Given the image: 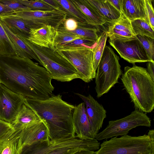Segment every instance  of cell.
Here are the masks:
<instances>
[{"label": "cell", "mask_w": 154, "mask_h": 154, "mask_svg": "<svg viewBox=\"0 0 154 154\" xmlns=\"http://www.w3.org/2000/svg\"><path fill=\"white\" fill-rule=\"evenodd\" d=\"M52 77L31 59L0 55V82L13 91L30 98L44 100L52 94Z\"/></svg>", "instance_id": "cell-1"}, {"label": "cell", "mask_w": 154, "mask_h": 154, "mask_svg": "<svg viewBox=\"0 0 154 154\" xmlns=\"http://www.w3.org/2000/svg\"><path fill=\"white\" fill-rule=\"evenodd\" d=\"M24 103L45 124L50 140L75 137L72 120L75 106L63 100L60 95L44 100L25 97Z\"/></svg>", "instance_id": "cell-2"}, {"label": "cell", "mask_w": 154, "mask_h": 154, "mask_svg": "<svg viewBox=\"0 0 154 154\" xmlns=\"http://www.w3.org/2000/svg\"><path fill=\"white\" fill-rule=\"evenodd\" d=\"M121 79L135 108L151 112L154 108V81L146 69L134 63L126 66Z\"/></svg>", "instance_id": "cell-3"}, {"label": "cell", "mask_w": 154, "mask_h": 154, "mask_svg": "<svg viewBox=\"0 0 154 154\" xmlns=\"http://www.w3.org/2000/svg\"><path fill=\"white\" fill-rule=\"evenodd\" d=\"M100 144L95 138L82 140L75 137L25 146L21 154H94L99 149Z\"/></svg>", "instance_id": "cell-4"}, {"label": "cell", "mask_w": 154, "mask_h": 154, "mask_svg": "<svg viewBox=\"0 0 154 154\" xmlns=\"http://www.w3.org/2000/svg\"><path fill=\"white\" fill-rule=\"evenodd\" d=\"M100 144L94 154H154V130L147 134L114 137Z\"/></svg>", "instance_id": "cell-5"}, {"label": "cell", "mask_w": 154, "mask_h": 154, "mask_svg": "<svg viewBox=\"0 0 154 154\" xmlns=\"http://www.w3.org/2000/svg\"><path fill=\"white\" fill-rule=\"evenodd\" d=\"M35 53L53 79L61 82H69L79 78L77 71L71 63L59 54L55 49L39 46L18 36Z\"/></svg>", "instance_id": "cell-6"}, {"label": "cell", "mask_w": 154, "mask_h": 154, "mask_svg": "<svg viewBox=\"0 0 154 154\" xmlns=\"http://www.w3.org/2000/svg\"><path fill=\"white\" fill-rule=\"evenodd\" d=\"M119 57L109 46L105 47L98 63L95 79V90L99 98L118 82L122 73Z\"/></svg>", "instance_id": "cell-7"}, {"label": "cell", "mask_w": 154, "mask_h": 154, "mask_svg": "<svg viewBox=\"0 0 154 154\" xmlns=\"http://www.w3.org/2000/svg\"><path fill=\"white\" fill-rule=\"evenodd\" d=\"M151 120L146 113L135 109L129 115L119 119L109 121L106 127L95 138L98 141L128 134L132 129L139 126L150 127Z\"/></svg>", "instance_id": "cell-8"}, {"label": "cell", "mask_w": 154, "mask_h": 154, "mask_svg": "<svg viewBox=\"0 0 154 154\" xmlns=\"http://www.w3.org/2000/svg\"><path fill=\"white\" fill-rule=\"evenodd\" d=\"M69 61L77 71L79 78L88 83L95 77L93 49L86 47L56 50Z\"/></svg>", "instance_id": "cell-9"}, {"label": "cell", "mask_w": 154, "mask_h": 154, "mask_svg": "<svg viewBox=\"0 0 154 154\" xmlns=\"http://www.w3.org/2000/svg\"><path fill=\"white\" fill-rule=\"evenodd\" d=\"M30 29H37L50 25L57 29L67 18L65 13L54 9L50 11L28 10L15 13Z\"/></svg>", "instance_id": "cell-10"}, {"label": "cell", "mask_w": 154, "mask_h": 154, "mask_svg": "<svg viewBox=\"0 0 154 154\" xmlns=\"http://www.w3.org/2000/svg\"><path fill=\"white\" fill-rule=\"evenodd\" d=\"M108 42L122 58L130 63L154 62L149 57L137 36L126 39L109 38Z\"/></svg>", "instance_id": "cell-11"}, {"label": "cell", "mask_w": 154, "mask_h": 154, "mask_svg": "<svg viewBox=\"0 0 154 154\" xmlns=\"http://www.w3.org/2000/svg\"><path fill=\"white\" fill-rule=\"evenodd\" d=\"M24 98L0 83V119L11 123L24 103Z\"/></svg>", "instance_id": "cell-12"}, {"label": "cell", "mask_w": 154, "mask_h": 154, "mask_svg": "<svg viewBox=\"0 0 154 154\" xmlns=\"http://www.w3.org/2000/svg\"><path fill=\"white\" fill-rule=\"evenodd\" d=\"M75 94L80 97L85 103L91 133L93 137L95 138L102 127L104 120L106 117V111L103 105L91 95L86 96L78 93Z\"/></svg>", "instance_id": "cell-13"}, {"label": "cell", "mask_w": 154, "mask_h": 154, "mask_svg": "<svg viewBox=\"0 0 154 154\" xmlns=\"http://www.w3.org/2000/svg\"><path fill=\"white\" fill-rule=\"evenodd\" d=\"M105 24L107 25L106 31L109 38L126 39L136 37L131 21L122 12L119 17L109 21Z\"/></svg>", "instance_id": "cell-14"}, {"label": "cell", "mask_w": 154, "mask_h": 154, "mask_svg": "<svg viewBox=\"0 0 154 154\" xmlns=\"http://www.w3.org/2000/svg\"><path fill=\"white\" fill-rule=\"evenodd\" d=\"M21 140L23 147L50 140L47 128L41 120L22 129Z\"/></svg>", "instance_id": "cell-15"}, {"label": "cell", "mask_w": 154, "mask_h": 154, "mask_svg": "<svg viewBox=\"0 0 154 154\" xmlns=\"http://www.w3.org/2000/svg\"><path fill=\"white\" fill-rule=\"evenodd\" d=\"M72 120L76 137L82 140L94 138L91 133L84 102L75 106L72 113Z\"/></svg>", "instance_id": "cell-16"}, {"label": "cell", "mask_w": 154, "mask_h": 154, "mask_svg": "<svg viewBox=\"0 0 154 154\" xmlns=\"http://www.w3.org/2000/svg\"><path fill=\"white\" fill-rule=\"evenodd\" d=\"M57 31L54 27L48 25L38 29H31L29 35L26 38L32 43L39 46L55 49L53 42Z\"/></svg>", "instance_id": "cell-17"}, {"label": "cell", "mask_w": 154, "mask_h": 154, "mask_svg": "<svg viewBox=\"0 0 154 154\" xmlns=\"http://www.w3.org/2000/svg\"><path fill=\"white\" fill-rule=\"evenodd\" d=\"M22 130L13 128L0 140V154H21Z\"/></svg>", "instance_id": "cell-18"}, {"label": "cell", "mask_w": 154, "mask_h": 154, "mask_svg": "<svg viewBox=\"0 0 154 154\" xmlns=\"http://www.w3.org/2000/svg\"><path fill=\"white\" fill-rule=\"evenodd\" d=\"M84 18L86 23L96 26H103L107 21L87 0H70Z\"/></svg>", "instance_id": "cell-19"}, {"label": "cell", "mask_w": 154, "mask_h": 154, "mask_svg": "<svg viewBox=\"0 0 154 154\" xmlns=\"http://www.w3.org/2000/svg\"><path fill=\"white\" fill-rule=\"evenodd\" d=\"M121 12L131 21L145 18V0H122Z\"/></svg>", "instance_id": "cell-20"}, {"label": "cell", "mask_w": 154, "mask_h": 154, "mask_svg": "<svg viewBox=\"0 0 154 154\" xmlns=\"http://www.w3.org/2000/svg\"><path fill=\"white\" fill-rule=\"evenodd\" d=\"M0 23L14 46L17 55L22 57L35 60L41 64L39 59L31 49L21 38L12 33L0 20Z\"/></svg>", "instance_id": "cell-21"}, {"label": "cell", "mask_w": 154, "mask_h": 154, "mask_svg": "<svg viewBox=\"0 0 154 154\" xmlns=\"http://www.w3.org/2000/svg\"><path fill=\"white\" fill-rule=\"evenodd\" d=\"M40 120L34 112L23 103L11 124L14 129H22Z\"/></svg>", "instance_id": "cell-22"}, {"label": "cell", "mask_w": 154, "mask_h": 154, "mask_svg": "<svg viewBox=\"0 0 154 154\" xmlns=\"http://www.w3.org/2000/svg\"><path fill=\"white\" fill-rule=\"evenodd\" d=\"M0 20L14 34L26 38L29 36L30 29L20 18L14 14L0 16Z\"/></svg>", "instance_id": "cell-23"}, {"label": "cell", "mask_w": 154, "mask_h": 154, "mask_svg": "<svg viewBox=\"0 0 154 154\" xmlns=\"http://www.w3.org/2000/svg\"><path fill=\"white\" fill-rule=\"evenodd\" d=\"M107 21L118 18L120 12L106 0H87Z\"/></svg>", "instance_id": "cell-24"}, {"label": "cell", "mask_w": 154, "mask_h": 154, "mask_svg": "<svg viewBox=\"0 0 154 154\" xmlns=\"http://www.w3.org/2000/svg\"><path fill=\"white\" fill-rule=\"evenodd\" d=\"M78 27L75 29L69 31L84 38L95 42L97 41L99 36L98 34L100 30L99 26L78 22Z\"/></svg>", "instance_id": "cell-25"}, {"label": "cell", "mask_w": 154, "mask_h": 154, "mask_svg": "<svg viewBox=\"0 0 154 154\" xmlns=\"http://www.w3.org/2000/svg\"><path fill=\"white\" fill-rule=\"evenodd\" d=\"M55 0L61 7L63 11L66 14L67 18H73L78 22L87 23L83 16L70 0Z\"/></svg>", "instance_id": "cell-26"}, {"label": "cell", "mask_w": 154, "mask_h": 154, "mask_svg": "<svg viewBox=\"0 0 154 154\" xmlns=\"http://www.w3.org/2000/svg\"><path fill=\"white\" fill-rule=\"evenodd\" d=\"M0 55H18L14 46L0 23Z\"/></svg>", "instance_id": "cell-27"}, {"label": "cell", "mask_w": 154, "mask_h": 154, "mask_svg": "<svg viewBox=\"0 0 154 154\" xmlns=\"http://www.w3.org/2000/svg\"><path fill=\"white\" fill-rule=\"evenodd\" d=\"M132 28L137 35H145L154 38V30L145 18L136 19L131 21Z\"/></svg>", "instance_id": "cell-28"}, {"label": "cell", "mask_w": 154, "mask_h": 154, "mask_svg": "<svg viewBox=\"0 0 154 154\" xmlns=\"http://www.w3.org/2000/svg\"><path fill=\"white\" fill-rule=\"evenodd\" d=\"M108 38L106 31H103L99 35L96 44L93 49V66L94 71L95 72L106 45V41Z\"/></svg>", "instance_id": "cell-29"}, {"label": "cell", "mask_w": 154, "mask_h": 154, "mask_svg": "<svg viewBox=\"0 0 154 154\" xmlns=\"http://www.w3.org/2000/svg\"><path fill=\"white\" fill-rule=\"evenodd\" d=\"M84 38L66 30L63 26H60L57 29L54 38L53 46L65 44L74 40Z\"/></svg>", "instance_id": "cell-30"}, {"label": "cell", "mask_w": 154, "mask_h": 154, "mask_svg": "<svg viewBox=\"0 0 154 154\" xmlns=\"http://www.w3.org/2000/svg\"><path fill=\"white\" fill-rule=\"evenodd\" d=\"M97 42L84 38H79L64 44L58 45L55 47V48L56 50L82 47L93 49L95 46Z\"/></svg>", "instance_id": "cell-31"}, {"label": "cell", "mask_w": 154, "mask_h": 154, "mask_svg": "<svg viewBox=\"0 0 154 154\" xmlns=\"http://www.w3.org/2000/svg\"><path fill=\"white\" fill-rule=\"evenodd\" d=\"M16 0L23 5L29 8L31 10L46 11L55 9L51 6L41 0L31 1Z\"/></svg>", "instance_id": "cell-32"}, {"label": "cell", "mask_w": 154, "mask_h": 154, "mask_svg": "<svg viewBox=\"0 0 154 154\" xmlns=\"http://www.w3.org/2000/svg\"><path fill=\"white\" fill-rule=\"evenodd\" d=\"M136 36L149 57L154 61V38L143 35H137Z\"/></svg>", "instance_id": "cell-33"}, {"label": "cell", "mask_w": 154, "mask_h": 154, "mask_svg": "<svg viewBox=\"0 0 154 154\" xmlns=\"http://www.w3.org/2000/svg\"><path fill=\"white\" fill-rule=\"evenodd\" d=\"M145 19L152 28L154 30V11L151 0H145Z\"/></svg>", "instance_id": "cell-34"}, {"label": "cell", "mask_w": 154, "mask_h": 154, "mask_svg": "<svg viewBox=\"0 0 154 154\" xmlns=\"http://www.w3.org/2000/svg\"><path fill=\"white\" fill-rule=\"evenodd\" d=\"M0 2L8 6L15 13L31 10L29 8L23 5L16 0H0Z\"/></svg>", "instance_id": "cell-35"}, {"label": "cell", "mask_w": 154, "mask_h": 154, "mask_svg": "<svg viewBox=\"0 0 154 154\" xmlns=\"http://www.w3.org/2000/svg\"><path fill=\"white\" fill-rule=\"evenodd\" d=\"M13 128L11 123L0 119V140Z\"/></svg>", "instance_id": "cell-36"}, {"label": "cell", "mask_w": 154, "mask_h": 154, "mask_svg": "<svg viewBox=\"0 0 154 154\" xmlns=\"http://www.w3.org/2000/svg\"><path fill=\"white\" fill-rule=\"evenodd\" d=\"M63 26L66 30L69 31H73L78 26V22L73 18H67L63 24Z\"/></svg>", "instance_id": "cell-37"}, {"label": "cell", "mask_w": 154, "mask_h": 154, "mask_svg": "<svg viewBox=\"0 0 154 154\" xmlns=\"http://www.w3.org/2000/svg\"><path fill=\"white\" fill-rule=\"evenodd\" d=\"M14 11L7 5L0 2V16L14 14Z\"/></svg>", "instance_id": "cell-38"}, {"label": "cell", "mask_w": 154, "mask_h": 154, "mask_svg": "<svg viewBox=\"0 0 154 154\" xmlns=\"http://www.w3.org/2000/svg\"><path fill=\"white\" fill-rule=\"evenodd\" d=\"M147 62L146 70L152 79L154 81V62L149 61Z\"/></svg>", "instance_id": "cell-39"}, {"label": "cell", "mask_w": 154, "mask_h": 154, "mask_svg": "<svg viewBox=\"0 0 154 154\" xmlns=\"http://www.w3.org/2000/svg\"><path fill=\"white\" fill-rule=\"evenodd\" d=\"M120 13L122 11V0H106Z\"/></svg>", "instance_id": "cell-40"}, {"label": "cell", "mask_w": 154, "mask_h": 154, "mask_svg": "<svg viewBox=\"0 0 154 154\" xmlns=\"http://www.w3.org/2000/svg\"><path fill=\"white\" fill-rule=\"evenodd\" d=\"M23 1H34L35 0H22Z\"/></svg>", "instance_id": "cell-41"}, {"label": "cell", "mask_w": 154, "mask_h": 154, "mask_svg": "<svg viewBox=\"0 0 154 154\" xmlns=\"http://www.w3.org/2000/svg\"><path fill=\"white\" fill-rule=\"evenodd\" d=\"M0 83H1L0 82Z\"/></svg>", "instance_id": "cell-42"}]
</instances>
